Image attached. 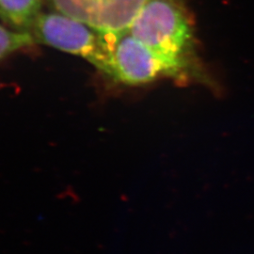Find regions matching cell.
Returning <instances> with one entry per match:
<instances>
[{
	"mask_svg": "<svg viewBox=\"0 0 254 254\" xmlns=\"http://www.w3.org/2000/svg\"><path fill=\"white\" fill-rule=\"evenodd\" d=\"M127 29L170 66L177 84L216 88L198 59L193 23L183 0H149Z\"/></svg>",
	"mask_w": 254,
	"mask_h": 254,
	"instance_id": "6da1fadb",
	"label": "cell"
},
{
	"mask_svg": "<svg viewBox=\"0 0 254 254\" xmlns=\"http://www.w3.org/2000/svg\"><path fill=\"white\" fill-rule=\"evenodd\" d=\"M29 33L36 44L84 59L109 79L110 56L107 41L88 25L62 13H41Z\"/></svg>",
	"mask_w": 254,
	"mask_h": 254,
	"instance_id": "7a4b0ae2",
	"label": "cell"
},
{
	"mask_svg": "<svg viewBox=\"0 0 254 254\" xmlns=\"http://www.w3.org/2000/svg\"><path fill=\"white\" fill-rule=\"evenodd\" d=\"M103 35L109 46L110 81L127 87L145 86L163 79L176 83L170 66L128 29Z\"/></svg>",
	"mask_w": 254,
	"mask_h": 254,
	"instance_id": "3957f363",
	"label": "cell"
},
{
	"mask_svg": "<svg viewBox=\"0 0 254 254\" xmlns=\"http://www.w3.org/2000/svg\"><path fill=\"white\" fill-rule=\"evenodd\" d=\"M149 0H48L59 13L108 34L127 30Z\"/></svg>",
	"mask_w": 254,
	"mask_h": 254,
	"instance_id": "277c9868",
	"label": "cell"
},
{
	"mask_svg": "<svg viewBox=\"0 0 254 254\" xmlns=\"http://www.w3.org/2000/svg\"><path fill=\"white\" fill-rule=\"evenodd\" d=\"M40 10L41 0H0V18L18 31L29 32Z\"/></svg>",
	"mask_w": 254,
	"mask_h": 254,
	"instance_id": "5b68a950",
	"label": "cell"
},
{
	"mask_svg": "<svg viewBox=\"0 0 254 254\" xmlns=\"http://www.w3.org/2000/svg\"><path fill=\"white\" fill-rule=\"evenodd\" d=\"M33 45L36 43L29 32L11 31L0 26V62L9 55Z\"/></svg>",
	"mask_w": 254,
	"mask_h": 254,
	"instance_id": "8992f818",
	"label": "cell"
}]
</instances>
